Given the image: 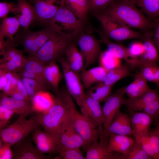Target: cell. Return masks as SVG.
<instances>
[{
	"mask_svg": "<svg viewBox=\"0 0 159 159\" xmlns=\"http://www.w3.org/2000/svg\"><path fill=\"white\" fill-rule=\"evenodd\" d=\"M55 92L51 107L35 117L44 130L52 135L58 133L74 102L66 88L58 90Z\"/></svg>",
	"mask_w": 159,
	"mask_h": 159,
	"instance_id": "1",
	"label": "cell"
},
{
	"mask_svg": "<svg viewBox=\"0 0 159 159\" xmlns=\"http://www.w3.org/2000/svg\"><path fill=\"white\" fill-rule=\"evenodd\" d=\"M135 4L133 1H114L103 10L102 14L144 32L151 31L154 28L156 21L146 18L137 8Z\"/></svg>",
	"mask_w": 159,
	"mask_h": 159,
	"instance_id": "2",
	"label": "cell"
},
{
	"mask_svg": "<svg viewBox=\"0 0 159 159\" xmlns=\"http://www.w3.org/2000/svg\"><path fill=\"white\" fill-rule=\"evenodd\" d=\"M72 38L53 32L48 41L34 56L46 65L59 61L64 57L66 50L72 42Z\"/></svg>",
	"mask_w": 159,
	"mask_h": 159,
	"instance_id": "3",
	"label": "cell"
},
{
	"mask_svg": "<svg viewBox=\"0 0 159 159\" xmlns=\"http://www.w3.org/2000/svg\"><path fill=\"white\" fill-rule=\"evenodd\" d=\"M41 126L35 118L27 120L26 117L19 115L14 122L0 130V139L12 146Z\"/></svg>",
	"mask_w": 159,
	"mask_h": 159,
	"instance_id": "4",
	"label": "cell"
},
{
	"mask_svg": "<svg viewBox=\"0 0 159 159\" xmlns=\"http://www.w3.org/2000/svg\"><path fill=\"white\" fill-rule=\"evenodd\" d=\"M54 32L72 37L82 29L81 21L64 4L47 24Z\"/></svg>",
	"mask_w": 159,
	"mask_h": 159,
	"instance_id": "5",
	"label": "cell"
},
{
	"mask_svg": "<svg viewBox=\"0 0 159 159\" xmlns=\"http://www.w3.org/2000/svg\"><path fill=\"white\" fill-rule=\"evenodd\" d=\"M101 23L104 31L110 37L117 41L132 39H143L144 35L132 30L119 21L103 14L95 15Z\"/></svg>",
	"mask_w": 159,
	"mask_h": 159,
	"instance_id": "6",
	"label": "cell"
},
{
	"mask_svg": "<svg viewBox=\"0 0 159 159\" xmlns=\"http://www.w3.org/2000/svg\"><path fill=\"white\" fill-rule=\"evenodd\" d=\"M69 113L74 128L84 141V149L86 150L92 142L100 138V131L90 120L79 113L74 102L71 106Z\"/></svg>",
	"mask_w": 159,
	"mask_h": 159,
	"instance_id": "7",
	"label": "cell"
},
{
	"mask_svg": "<svg viewBox=\"0 0 159 159\" xmlns=\"http://www.w3.org/2000/svg\"><path fill=\"white\" fill-rule=\"evenodd\" d=\"M53 32L47 26L42 30L36 32L23 29L16 37V39L30 56H34L49 39Z\"/></svg>",
	"mask_w": 159,
	"mask_h": 159,
	"instance_id": "8",
	"label": "cell"
},
{
	"mask_svg": "<svg viewBox=\"0 0 159 159\" xmlns=\"http://www.w3.org/2000/svg\"><path fill=\"white\" fill-rule=\"evenodd\" d=\"M125 94V87H121L111 94L104 101L102 108L103 116V130L100 140L107 141V134L108 128L115 116L123 105Z\"/></svg>",
	"mask_w": 159,
	"mask_h": 159,
	"instance_id": "9",
	"label": "cell"
},
{
	"mask_svg": "<svg viewBox=\"0 0 159 159\" xmlns=\"http://www.w3.org/2000/svg\"><path fill=\"white\" fill-rule=\"evenodd\" d=\"M59 62L62 67L66 88L73 99L80 107L86 93L84 92V87L79 73L71 68L65 57L61 59Z\"/></svg>",
	"mask_w": 159,
	"mask_h": 159,
	"instance_id": "10",
	"label": "cell"
},
{
	"mask_svg": "<svg viewBox=\"0 0 159 159\" xmlns=\"http://www.w3.org/2000/svg\"><path fill=\"white\" fill-rule=\"evenodd\" d=\"M78 44L84 60V69L94 64L101 52L99 42L92 35L83 34L79 38Z\"/></svg>",
	"mask_w": 159,
	"mask_h": 159,
	"instance_id": "11",
	"label": "cell"
},
{
	"mask_svg": "<svg viewBox=\"0 0 159 159\" xmlns=\"http://www.w3.org/2000/svg\"><path fill=\"white\" fill-rule=\"evenodd\" d=\"M33 3L36 20L46 25L65 4L64 0H33Z\"/></svg>",
	"mask_w": 159,
	"mask_h": 159,
	"instance_id": "12",
	"label": "cell"
},
{
	"mask_svg": "<svg viewBox=\"0 0 159 159\" xmlns=\"http://www.w3.org/2000/svg\"><path fill=\"white\" fill-rule=\"evenodd\" d=\"M100 103L86 94L80 107L81 113L90 120L97 127L101 138L103 130V116Z\"/></svg>",
	"mask_w": 159,
	"mask_h": 159,
	"instance_id": "13",
	"label": "cell"
},
{
	"mask_svg": "<svg viewBox=\"0 0 159 159\" xmlns=\"http://www.w3.org/2000/svg\"><path fill=\"white\" fill-rule=\"evenodd\" d=\"M12 159H47L49 157L41 153L31 140L25 138L11 148Z\"/></svg>",
	"mask_w": 159,
	"mask_h": 159,
	"instance_id": "14",
	"label": "cell"
},
{
	"mask_svg": "<svg viewBox=\"0 0 159 159\" xmlns=\"http://www.w3.org/2000/svg\"><path fill=\"white\" fill-rule=\"evenodd\" d=\"M101 38L100 42L107 46V50L113 56L125 60L131 69L139 67L140 62L139 58H133L130 56L127 47L114 43L110 40L101 32L97 30Z\"/></svg>",
	"mask_w": 159,
	"mask_h": 159,
	"instance_id": "15",
	"label": "cell"
},
{
	"mask_svg": "<svg viewBox=\"0 0 159 159\" xmlns=\"http://www.w3.org/2000/svg\"><path fill=\"white\" fill-rule=\"evenodd\" d=\"M0 105L11 110L14 114L25 117L35 112V109L31 102L14 99L3 93L1 94Z\"/></svg>",
	"mask_w": 159,
	"mask_h": 159,
	"instance_id": "16",
	"label": "cell"
},
{
	"mask_svg": "<svg viewBox=\"0 0 159 159\" xmlns=\"http://www.w3.org/2000/svg\"><path fill=\"white\" fill-rule=\"evenodd\" d=\"M158 89H150L143 94L132 98L124 99L123 105L126 107L130 113L142 111L144 107L151 101L159 99Z\"/></svg>",
	"mask_w": 159,
	"mask_h": 159,
	"instance_id": "17",
	"label": "cell"
},
{
	"mask_svg": "<svg viewBox=\"0 0 159 159\" xmlns=\"http://www.w3.org/2000/svg\"><path fill=\"white\" fill-rule=\"evenodd\" d=\"M108 142L95 140L86 150V159H120L121 155L109 150Z\"/></svg>",
	"mask_w": 159,
	"mask_h": 159,
	"instance_id": "18",
	"label": "cell"
},
{
	"mask_svg": "<svg viewBox=\"0 0 159 159\" xmlns=\"http://www.w3.org/2000/svg\"><path fill=\"white\" fill-rule=\"evenodd\" d=\"M111 134L128 136L132 135L130 117L127 114L120 110L118 112L108 128L107 139Z\"/></svg>",
	"mask_w": 159,
	"mask_h": 159,
	"instance_id": "19",
	"label": "cell"
},
{
	"mask_svg": "<svg viewBox=\"0 0 159 159\" xmlns=\"http://www.w3.org/2000/svg\"><path fill=\"white\" fill-rule=\"evenodd\" d=\"M131 114V125L134 137L148 134L149 128L153 121L152 118L143 112H135Z\"/></svg>",
	"mask_w": 159,
	"mask_h": 159,
	"instance_id": "20",
	"label": "cell"
},
{
	"mask_svg": "<svg viewBox=\"0 0 159 159\" xmlns=\"http://www.w3.org/2000/svg\"><path fill=\"white\" fill-rule=\"evenodd\" d=\"M18 10L16 16L21 26L26 30L29 29L30 26L36 20L34 6L27 1L18 0Z\"/></svg>",
	"mask_w": 159,
	"mask_h": 159,
	"instance_id": "21",
	"label": "cell"
},
{
	"mask_svg": "<svg viewBox=\"0 0 159 159\" xmlns=\"http://www.w3.org/2000/svg\"><path fill=\"white\" fill-rule=\"evenodd\" d=\"M144 33V37L143 39V51L139 57L141 64L159 62L157 47L152 39L153 33L151 31Z\"/></svg>",
	"mask_w": 159,
	"mask_h": 159,
	"instance_id": "22",
	"label": "cell"
},
{
	"mask_svg": "<svg viewBox=\"0 0 159 159\" xmlns=\"http://www.w3.org/2000/svg\"><path fill=\"white\" fill-rule=\"evenodd\" d=\"M46 65L44 62L35 56H30L26 58L25 64L21 69L33 72L38 79L39 83L49 89L51 87L45 77Z\"/></svg>",
	"mask_w": 159,
	"mask_h": 159,
	"instance_id": "23",
	"label": "cell"
},
{
	"mask_svg": "<svg viewBox=\"0 0 159 159\" xmlns=\"http://www.w3.org/2000/svg\"><path fill=\"white\" fill-rule=\"evenodd\" d=\"M108 71L100 66L83 69L80 76L84 87L90 88L94 84L102 82Z\"/></svg>",
	"mask_w": 159,
	"mask_h": 159,
	"instance_id": "24",
	"label": "cell"
},
{
	"mask_svg": "<svg viewBox=\"0 0 159 159\" xmlns=\"http://www.w3.org/2000/svg\"><path fill=\"white\" fill-rule=\"evenodd\" d=\"M64 56L69 66L74 71L79 73L83 69L84 59L75 43L71 42L68 45Z\"/></svg>",
	"mask_w": 159,
	"mask_h": 159,
	"instance_id": "25",
	"label": "cell"
},
{
	"mask_svg": "<svg viewBox=\"0 0 159 159\" xmlns=\"http://www.w3.org/2000/svg\"><path fill=\"white\" fill-rule=\"evenodd\" d=\"M20 26L16 16L3 18L0 26V40H4L6 37L14 43V36L17 33Z\"/></svg>",
	"mask_w": 159,
	"mask_h": 159,
	"instance_id": "26",
	"label": "cell"
},
{
	"mask_svg": "<svg viewBox=\"0 0 159 159\" xmlns=\"http://www.w3.org/2000/svg\"><path fill=\"white\" fill-rule=\"evenodd\" d=\"M130 67L127 63L121 64L113 69L108 70L101 82L107 85H114L122 79L130 76Z\"/></svg>",
	"mask_w": 159,
	"mask_h": 159,
	"instance_id": "27",
	"label": "cell"
},
{
	"mask_svg": "<svg viewBox=\"0 0 159 159\" xmlns=\"http://www.w3.org/2000/svg\"><path fill=\"white\" fill-rule=\"evenodd\" d=\"M90 88L86 94L100 102L104 101L112 94L113 85H106L101 82Z\"/></svg>",
	"mask_w": 159,
	"mask_h": 159,
	"instance_id": "28",
	"label": "cell"
},
{
	"mask_svg": "<svg viewBox=\"0 0 159 159\" xmlns=\"http://www.w3.org/2000/svg\"><path fill=\"white\" fill-rule=\"evenodd\" d=\"M65 5L81 21L89 11L87 0H64Z\"/></svg>",
	"mask_w": 159,
	"mask_h": 159,
	"instance_id": "29",
	"label": "cell"
},
{
	"mask_svg": "<svg viewBox=\"0 0 159 159\" xmlns=\"http://www.w3.org/2000/svg\"><path fill=\"white\" fill-rule=\"evenodd\" d=\"M62 125L66 130L74 147L80 148L84 147V141L77 132L73 125L69 113V110Z\"/></svg>",
	"mask_w": 159,
	"mask_h": 159,
	"instance_id": "30",
	"label": "cell"
},
{
	"mask_svg": "<svg viewBox=\"0 0 159 159\" xmlns=\"http://www.w3.org/2000/svg\"><path fill=\"white\" fill-rule=\"evenodd\" d=\"M26 59L23 56V52L20 50L10 60L0 63V69L12 73H16L23 67Z\"/></svg>",
	"mask_w": 159,
	"mask_h": 159,
	"instance_id": "31",
	"label": "cell"
},
{
	"mask_svg": "<svg viewBox=\"0 0 159 159\" xmlns=\"http://www.w3.org/2000/svg\"><path fill=\"white\" fill-rule=\"evenodd\" d=\"M148 18L155 21L159 19V0H135Z\"/></svg>",
	"mask_w": 159,
	"mask_h": 159,
	"instance_id": "32",
	"label": "cell"
},
{
	"mask_svg": "<svg viewBox=\"0 0 159 159\" xmlns=\"http://www.w3.org/2000/svg\"><path fill=\"white\" fill-rule=\"evenodd\" d=\"M20 78L26 90L31 102L37 93L41 91H47L48 90L35 80L20 77Z\"/></svg>",
	"mask_w": 159,
	"mask_h": 159,
	"instance_id": "33",
	"label": "cell"
},
{
	"mask_svg": "<svg viewBox=\"0 0 159 159\" xmlns=\"http://www.w3.org/2000/svg\"><path fill=\"white\" fill-rule=\"evenodd\" d=\"M98 58L100 66L108 70L121 64V59L113 56L107 50L101 51Z\"/></svg>",
	"mask_w": 159,
	"mask_h": 159,
	"instance_id": "34",
	"label": "cell"
},
{
	"mask_svg": "<svg viewBox=\"0 0 159 159\" xmlns=\"http://www.w3.org/2000/svg\"><path fill=\"white\" fill-rule=\"evenodd\" d=\"M46 91L39 92L34 96L31 101L34 107H37L47 110L51 107L53 104L54 97H51Z\"/></svg>",
	"mask_w": 159,
	"mask_h": 159,
	"instance_id": "35",
	"label": "cell"
},
{
	"mask_svg": "<svg viewBox=\"0 0 159 159\" xmlns=\"http://www.w3.org/2000/svg\"><path fill=\"white\" fill-rule=\"evenodd\" d=\"M152 159L135 142L125 154H121L120 159Z\"/></svg>",
	"mask_w": 159,
	"mask_h": 159,
	"instance_id": "36",
	"label": "cell"
},
{
	"mask_svg": "<svg viewBox=\"0 0 159 159\" xmlns=\"http://www.w3.org/2000/svg\"><path fill=\"white\" fill-rule=\"evenodd\" d=\"M44 74L47 81L54 91L56 92L59 90V84L61 78L60 71L52 69L47 64L45 66Z\"/></svg>",
	"mask_w": 159,
	"mask_h": 159,
	"instance_id": "37",
	"label": "cell"
},
{
	"mask_svg": "<svg viewBox=\"0 0 159 159\" xmlns=\"http://www.w3.org/2000/svg\"><path fill=\"white\" fill-rule=\"evenodd\" d=\"M134 79L136 82V88L129 97L132 98L139 96L147 91L150 88L147 84V81L143 77L139 71L134 75Z\"/></svg>",
	"mask_w": 159,
	"mask_h": 159,
	"instance_id": "38",
	"label": "cell"
},
{
	"mask_svg": "<svg viewBox=\"0 0 159 159\" xmlns=\"http://www.w3.org/2000/svg\"><path fill=\"white\" fill-rule=\"evenodd\" d=\"M141 112L146 113L150 116L157 125L159 123V99L147 104Z\"/></svg>",
	"mask_w": 159,
	"mask_h": 159,
	"instance_id": "39",
	"label": "cell"
},
{
	"mask_svg": "<svg viewBox=\"0 0 159 159\" xmlns=\"http://www.w3.org/2000/svg\"><path fill=\"white\" fill-rule=\"evenodd\" d=\"M149 135L135 136V141L152 159H157L150 144Z\"/></svg>",
	"mask_w": 159,
	"mask_h": 159,
	"instance_id": "40",
	"label": "cell"
},
{
	"mask_svg": "<svg viewBox=\"0 0 159 159\" xmlns=\"http://www.w3.org/2000/svg\"><path fill=\"white\" fill-rule=\"evenodd\" d=\"M39 151L43 154L58 153L56 138L53 140L35 143Z\"/></svg>",
	"mask_w": 159,
	"mask_h": 159,
	"instance_id": "41",
	"label": "cell"
},
{
	"mask_svg": "<svg viewBox=\"0 0 159 159\" xmlns=\"http://www.w3.org/2000/svg\"><path fill=\"white\" fill-rule=\"evenodd\" d=\"M59 157L63 159H85L80 148L66 149L59 153Z\"/></svg>",
	"mask_w": 159,
	"mask_h": 159,
	"instance_id": "42",
	"label": "cell"
},
{
	"mask_svg": "<svg viewBox=\"0 0 159 159\" xmlns=\"http://www.w3.org/2000/svg\"><path fill=\"white\" fill-rule=\"evenodd\" d=\"M157 64V62L144 63L138 67L141 74L147 81L153 82L154 69Z\"/></svg>",
	"mask_w": 159,
	"mask_h": 159,
	"instance_id": "43",
	"label": "cell"
},
{
	"mask_svg": "<svg viewBox=\"0 0 159 159\" xmlns=\"http://www.w3.org/2000/svg\"><path fill=\"white\" fill-rule=\"evenodd\" d=\"M130 138L128 136L117 134H110L108 140V148L109 150L112 152L115 147L129 140Z\"/></svg>",
	"mask_w": 159,
	"mask_h": 159,
	"instance_id": "44",
	"label": "cell"
},
{
	"mask_svg": "<svg viewBox=\"0 0 159 159\" xmlns=\"http://www.w3.org/2000/svg\"><path fill=\"white\" fill-rule=\"evenodd\" d=\"M18 10L17 4L14 2H7L5 1L0 2V18L2 19L6 17L10 12L16 14Z\"/></svg>",
	"mask_w": 159,
	"mask_h": 159,
	"instance_id": "45",
	"label": "cell"
},
{
	"mask_svg": "<svg viewBox=\"0 0 159 159\" xmlns=\"http://www.w3.org/2000/svg\"><path fill=\"white\" fill-rule=\"evenodd\" d=\"M115 0H87L89 10H104L107 7Z\"/></svg>",
	"mask_w": 159,
	"mask_h": 159,
	"instance_id": "46",
	"label": "cell"
},
{
	"mask_svg": "<svg viewBox=\"0 0 159 159\" xmlns=\"http://www.w3.org/2000/svg\"><path fill=\"white\" fill-rule=\"evenodd\" d=\"M55 138L54 135L39 129L34 131L32 140L35 144L51 140Z\"/></svg>",
	"mask_w": 159,
	"mask_h": 159,
	"instance_id": "47",
	"label": "cell"
},
{
	"mask_svg": "<svg viewBox=\"0 0 159 159\" xmlns=\"http://www.w3.org/2000/svg\"><path fill=\"white\" fill-rule=\"evenodd\" d=\"M14 112L10 109L0 105V130L6 127Z\"/></svg>",
	"mask_w": 159,
	"mask_h": 159,
	"instance_id": "48",
	"label": "cell"
},
{
	"mask_svg": "<svg viewBox=\"0 0 159 159\" xmlns=\"http://www.w3.org/2000/svg\"><path fill=\"white\" fill-rule=\"evenodd\" d=\"M130 56L132 58H139L142 54L143 48V43L139 41L132 42L127 47Z\"/></svg>",
	"mask_w": 159,
	"mask_h": 159,
	"instance_id": "49",
	"label": "cell"
},
{
	"mask_svg": "<svg viewBox=\"0 0 159 159\" xmlns=\"http://www.w3.org/2000/svg\"><path fill=\"white\" fill-rule=\"evenodd\" d=\"M150 144L157 159H159V136L153 130L149 132Z\"/></svg>",
	"mask_w": 159,
	"mask_h": 159,
	"instance_id": "50",
	"label": "cell"
},
{
	"mask_svg": "<svg viewBox=\"0 0 159 159\" xmlns=\"http://www.w3.org/2000/svg\"><path fill=\"white\" fill-rule=\"evenodd\" d=\"M9 144L3 143L0 145V159H12L13 153L11 147Z\"/></svg>",
	"mask_w": 159,
	"mask_h": 159,
	"instance_id": "51",
	"label": "cell"
},
{
	"mask_svg": "<svg viewBox=\"0 0 159 159\" xmlns=\"http://www.w3.org/2000/svg\"><path fill=\"white\" fill-rule=\"evenodd\" d=\"M17 88L26 100L31 102L27 92L19 76L17 80Z\"/></svg>",
	"mask_w": 159,
	"mask_h": 159,
	"instance_id": "52",
	"label": "cell"
},
{
	"mask_svg": "<svg viewBox=\"0 0 159 159\" xmlns=\"http://www.w3.org/2000/svg\"><path fill=\"white\" fill-rule=\"evenodd\" d=\"M153 41L156 47L159 50V19L156 21Z\"/></svg>",
	"mask_w": 159,
	"mask_h": 159,
	"instance_id": "53",
	"label": "cell"
},
{
	"mask_svg": "<svg viewBox=\"0 0 159 159\" xmlns=\"http://www.w3.org/2000/svg\"><path fill=\"white\" fill-rule=\"evenodd\" d=\"M9 95L11 97L14 99L24 100L31 102L29 101L26 100V99L19 91L17 88L15 89L12 91L10 93Z\"/></svg>",
	"mask_w": 159,
	"mask_h": 159,
	"instance_id": "54",
	"label": "cell"
},
{
	"mask_svg": "<svg viewBox=\"0 0 159 159\" xmlns=\"http://www.w3.org/2000/svg\"><path fill=\"white\" fill-rule=\"evenodd\" d=\"M156 85V88H159V67L157 64L155 66L154 72V81Z\"/></svg>",
	"mask_w": 159,
	"mask_h": 159,
	"instance_id": "55",
	"label": "cell"
},
{
	"mask_svg": "<svg viewBox=\"0 0 159 159\" xmlns=\"http://www.w3.org/2000/svg\"><path fill=\"white\" fill-rule=\"evenodd\" d=\"M7 82V80L4 72L0 70V90H3Z\"/></svg>",
	"mask_w": 159,
	"mask_h": 159,
	"instance_id": "56",
	"label": "cell"
},
{
	"mask_svg": "<svg viewBox=\"0 0 159 159\" xmlns=\"http://www.w3.org/2000/svg\"><path fill=\"white\" fill-rule=\"evenodd\" d=\"M153 131L159 136V123L156 125V127Z\"/></svg>",
	"mask_w": 159,
	"mask_h": 159,
	"instance_id": "57",
	"label": "cell"
},
{
	"mask_svg": "<svg viewBox=\"0 0 159 159\" xmlns=\"http://www.w3.org/2000/svg\"><path fill=\"white\" fill-rule=\"evenodd\" d=\"M27 1H29V2H33V0H24Z\"/></svg>",
	"mask_w": 159,
	"mask_h": 159,
	"instance_id": "58",
	"label": "cell"
},
{
	"mask_svg": "<svg viewBox=\"0 0 159 159\" xmlns=\"http://www.w3.org/2000/svg\"><path fill=\"white\" fill-rule=\"evenodd\" d=\"M122 1H133L135 3V0H123Z\"/></svg>",
	"mask_w": 159,
	"mask_h": 159,
	"instance_id": "59",
	"label": "cell"
},
{
	"mask_svg": "<svg viewBox=\"0 0 159 159\" xmlns=\"http://www.w3.org/2000/svg\"></svg>",
	"mask_w": 159,
	"mask_h": 159,
	"instance_id": "60",
	"label": "cell"
}]
</instances>
